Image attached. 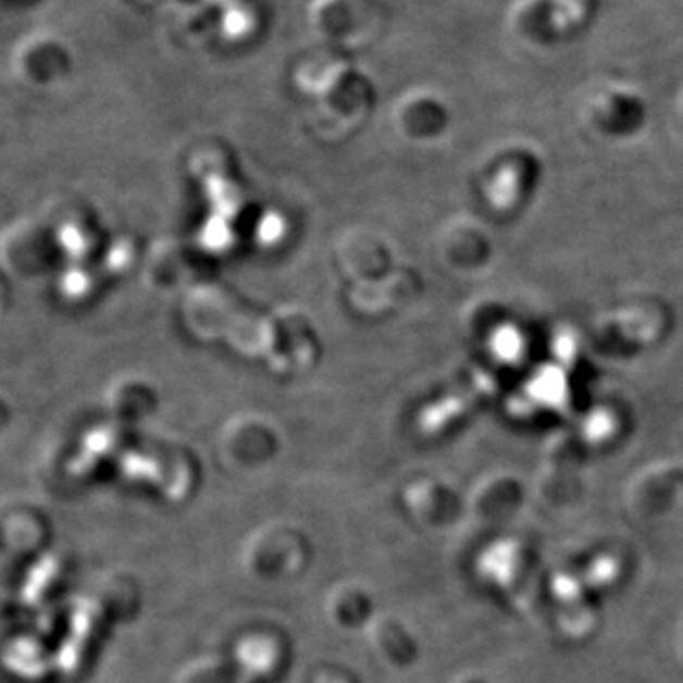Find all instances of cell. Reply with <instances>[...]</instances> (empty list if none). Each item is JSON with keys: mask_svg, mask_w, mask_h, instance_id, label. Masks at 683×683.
<instances>
[{"mask_svg": "<svg viewBox=\"0 0 683 683\" xmlns=\"http://www.w3.org/2000/svg\"><path fill=\"white\" fill-rule=\"evenodd\" d=\"M646 103L631 91H613L596 107V126L606 135L621 137L638 132L646 122Z\"/></svg>", "mask_w": 683, "mask_h": 683, "instance_id": "obj_2", "label": "cell"}, {"mask_svg": "<svg viewBox=\"0 0 683 683\" xmlns=\"http://www.w3.org/2000/svg\"><path fill=\"white\" fill-rule=\"evenodd\" d=\"M539 177V162L534 152L519 149L511 150L509 157L499 165L496 173V186H501L499 193L494 194V200L501 208L519 206L520 201L527 200L530 194H534L535 185Z\"/></svg>", "mask_w": 683, "mask_h": 683, "instance_id": "obj_1", "label": "cell"}]
</instances>
